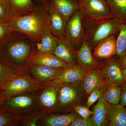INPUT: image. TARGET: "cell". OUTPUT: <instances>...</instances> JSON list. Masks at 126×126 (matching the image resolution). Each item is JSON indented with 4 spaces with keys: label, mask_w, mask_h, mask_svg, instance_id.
<instances>
[{
    "label": "cell",
    "mask_w": 126,
    "mask_h": 126,
    "mask_svg": "<svg viewBox=\"0 0 126 126\" xmlns=\"http://www.w3.org/2000/svg\"><path fill=\"white\" fill-rule=\"evenodd\" d=\"M36 52L33 41L18 32L12 31L0 41V61L20 72L27 73Z\"/></svg>",
    "instance_id": "obj_1"
},
{
    "label": "cell",
    "mask_w": 126,
    "mask_h": 126,
    "mask_svg": "<svg viewBox=\"0 0 126 126\" xmlns=\"http://www.w3.org/2000/svg\"><path fill=\"white\" fill-rule=\"evenodd\" d=\"M46 0L35 4L33 10L26 15L14 18L10 22L13 30L25 35L34 42L38 43L46 34L51 32L49 7Z\"/></svg>",
    "instance_id": "obj_2"
},
{
    "label": "cell",
    "mask_w": 126,
    "mask_h": 126,
    "mask_svg": "<svg viewBox=\"0 0 126 126\" xmlns=\"http://www.w3.org/2000/svg\"><path fill=\"white\" fill-rule=\"evenodd\" d=\"M122 22L116 19L108 20H92L84 16V27L85 39L91 48L111 35L118 34Z\"/></svg>",
    "instance_id": "obj_3"
},
{
    "label": "cell",
    "mask_w": 126,
    "mask_h": 126,
    "mask_svg": "<svg viewBox=\"0 0 126 126\" xmlns=\"http://www.w3.org/2000/svg\"><path fill=\"white\" fill-rule=\"evenodd\" d=\"M45 83L35 80L26 73H21L1 87L6 98L36 92L44 87Z\"/></svg>",
    "instance_id": "obj_4"
},
{
    "label": "cell",
    "mask_w": 126,
    "mask_h": 126,
    "mask_svg": "<svg viewBox=\"0 0 126 126\" xmlns=\"http://www.w3.org/2000/svg\"><path fill=\"white\" fill-rule=\"evenodd\" d=\"M0 107L21 116L39 109L37 92L7 97Z\"/></svg>",
    "instance_id": "obj_5"
},
{
    "label": "cell",
    "mask_w": 126,
    "mask_h": 126,
    "mask_svg": "<svg viewBox=\"0 0 126 126\" xmlns=\"http://www.w3.org/2000/svg\"><path fill=\"white\" fill-rule=\"evenodd\" d=\"M80 9L86 18L92 20L115 18L106 0H79Z\"/></svg>",
    "instance_id": "obj_6"
},
{
    "label": "cell",
    "mask_w": 126,
    "mask_h": 126,
    "mask_svg": "<svg viewBox=\"0 0 126 126\" xmlns=\"http://www.w3.org/2000/svg\"><path fill=\"white\" fill-rule=\"evenodd\" d=\"M84 19L83 14L79 10L71 16L65 26L64 36L75 49L81 47L85 39Z\"/></svg>",
    "instance_id": "obj_7"
},
{
    "label": "cell",
    "mask_w": 126,
    "mask_h": 126,
    "mask_svg": "<svg viewBox=\"0 0 126 126\" xmlns=\"http://www.w3.org/2000/svg\"><path fill=\"white\" fill-rule=\"evenodd\" d=\"M45 83L44 87L37 91L40 107L47 115L52 114L58 102V84Z\"/></svg>",
    "instance_id": "obj_8"
},
{
    "label": "cell",
    "mask_w": 126,
    "mask_h": 126,
    "mask_svg": "<svg viewBox=\"0 0 126 126\" xmlns=\"http://www.w3.org/2000/svg\"><path fill=\"white\" fill-rule=\"evenodd\" d=\"M64 71L63 68L32 64L26 73L39 82H47L58 78Z\"/></svg>",
    "instance_id": "obj_9"
},
{
    "label": "cell",
    "mask_w": 126,
    "mask_h": 126,
    "mask_svg": "<svg viewBox=\"0 0 126 126\" xmlns=\"http://www.w3.org/2000/svg\"><path fill=\"white\" fill-rule=\"evenodd\" d=\"M64 71L58 78L47 82L54 84H70L83 80L87 70L79 64L70 65L67 64L64 68Z\"/></svg>",
    "instance_id": "obj_10"
},
{
    "label": "cell",
    "mask_w": 126,
    "mask_h": 126,
    "mask_svg": "<svg viewBox=\"0 0 126 126\" xmlns=\"http://www.w3.org/2000/svg\"><path fill=\"white\" fill-rule=\"evenodd\" d=\"M102 68V73L108 83L121 86L126 82L123 78L119 59H107Z\"/></svg>",
    "instance_id": "obj_11"
},
{
    "label": "cell",
    "mask_w": 126,
    "mask_h": 126,
    "mask_svg": "<svg viewBox=\"0 0 126 126\" xmlns=\"http://www.w3.org/2000/svg\"><path fill=\"white\" fill-rule=\"evenodd\" d=\"M56 37L57 44L53 54L67 64H76V51L72 45L64 35Z\"/></svg>",
    "instance_id": "obj_12"
},
{
    "label": "cell",
    "mask_w": 126,
    "mask_h": 126,
    "mask_svg": "<svg viewBox=\"0 0 126 126\" xmlns=\"http://www.w3.org/2000/svg\"><path fill=\"white\" fill-rule=\"evenodd\" d=\"M117 37L113 35L98 43L94 47V56L97 60L108 59L116 55Z\"/></svg>",
    "instance_id": "obj_13"
},
{
    "label": "cell",
    "mask_w": 126,
    "mask_h": 126,
    "mask_svg": "<svg viewBox=\"0 0 126 126\" xmlns=\"http://www.w3.org/2000/svg\"><path fill=\"white\" fill-rule=\"evenodd\" d=\"M108 125L126 126V109L121 104H111L106 101Z\"/></svg>",
    "instance_id": "obj_14"
},
{
    "label": "cell",
    "mask_w": 126,
    "mask_h": 126,
    "mask_svg": "<svg viewBox=\"0 0 126 126\" xmlns=\"http://www.w3.org/2000/svg\"><path fill=\"white\" fill-rule=\"evenodd\" d=\"M76 54L78 64L87 70L92 69L97 64V59L94 56L91 47L85 39L76 51Z\"/></svg>",
    "instance_id": "obj_15"
},
{
    "label": "cell",
    "mask_w": 126,
    "mask_h": 126,
    "mask_svg": "<svg viewBox=\"0 0 126 126\" xmlns=\"http://www.w3.org/2000/svg\"><path fill=\"white\" fill-rule=\"evenodd\" d=\"M91 71L87 72L83 79L84 89L88 94L97 89H104L106 84L102 72L96 70Z\"/></svg>",
    "instance_id": "obj_16"
},
{
    "label": "cell",
    "mask_w": 126,
    "mask_h": 126,
    "mask_svg": "<svg viewBox=\"0 0 126 126\" xmlns=\"http://www.w3.org/2000/svg\"><path fill=\"white\" fill-rule=\"evenodd\" d=\"M51 3L61 14L66 24L80 9L79 1L77 0H51Z\"/></svg>",
    "instance_id": "obj_17"
},
{
    "label": "cell",
    "mask_w": 126,
    "mask_h": 126,
    "mask_svg": "<svg viewBox=\"0 0 126 126\" xmlns=\"http://www.w3.org/2000/svg\"><path fill=\"white\" fill-rule=\"evenodd\" d=\"M50 24L52 34L56 37L64 35L66 24L60 13L49 3V7Z\"/></svg>",
    "instance_id": "obj_18"
},
{
    "label": "cell",
    "mask_w": 126,
    "mask_h": 126,
    "mask_svg": "<svg viewBox=\"0 0 126 126\" xmlns=\"http://www.w3.org/2000/svg\"><path fill=\"white\" fill-rule=\"evenodd\" d=\"M77 118V115L71 113L63 115L50 114L40 120L44 126H70Z\"/></svg>",
    "instance_id": "obj_19"
},
{
    "label": "cell",
    "mask_w": 126,
    "mask_h": 126,
    "mask_svg": "<svg viewBox=\"0 0 126 126\" xmlns=\"http://www.w3.org/2000/svg\"><path fill=\"white\" fill-rule=\"evenodd\" d=\"M58 84V102L60 106L65 107L76 101L78 96L76 89L69 84Z\"/></svg>",
    "instance_id": "obj_20"
},
{
    "label": "cell",
    "mask_w": 126,
    "mask_h": 126,
    "mask_svg": "<svg viewBox=\"0 0 126 126\" xmlns=\"http://www.w3.org/2000/svg\"><path fill=\"white\" fill-rule=\"evenodd\" d=\"M32 62V64L47 65L54 67L64 68L67 64L54 55L37 52L33 56Z\"/></svg>",
    "instance_id": "obj_21"
},
{
    "label": "cell",
    "mask_w": 126,
    "mask_h": 126,
    "mask_svg": "<svg viewBox=\"0 0 126 126\" xmlns=\"http://www.w3.org/2000/svg\"><path fill=\"white\" fill-rule=\"evenodd\" d=\"M93 111L92 118L94 126H103L108 125L106 100L104 99L103 94L94 107Z\"/></svg>",
    "instance_id": "obj_22"
},
{
    "label": "cell",
    "mask_w": 126,
    "mask_h": 126,
    "mask_svg": "<svg viewBox=\"0 0 126 126\" xmlns=\"http://www.w3.org/2000/svg\"><path fill=\"white\" fill-rule=\"evenodd\" d=\"M57 44V38L52 32L44 35L36 43V52L41 53L53 54Z\"/></svg>",
    "instance_id": "obj_23"
},
{
    "label": "cell",
    "mask_w": 126,
    "mask_h": 126,
    "mask_svg": "<svg viewBox=\"0 0 126 126\" xmlns=\"http://www.w3.org/2000/svg\"><path fill=\"white\" fill-rule=\"evenodd\" d=\"M114 18L126 24V0H106Z\"/></svg>",
    "instance_id": "obj_24"
},
{
    "label": "cell",
    "mask_w": 126,
    "mask_h": 126,
    "mask_svg": "<svg viewBox=\"0 0 126 126\" xmlns=\"http://www.w3.org/2000/svg\"><path fill=\"white\" fill-rule=\"evenodd\" d=\"M14 8L15 18L21 17L33 10L35 5L31 0H10Z\"/></svg>",
    "instance_id": "obj_25"
},
{
    "label": "cell",
    "mask_w": 126,
    "mask_h": 126,
    "mask_svg": "<svg viewBox=\"0 0 126 126\" xmlns=\"http://www.w3.org/2000/svg\"><path fill=\"white\" fill-rule=\"evenodd\" d=\"M121 87L118 85L107 83L104 88L103 95L106 102L111 104L120 103Z\"/></svg>",
    "instance_id": "obj_26"
},
{
    "label": "cell",
    "mask_w": 126,
    "mask_h": 126,
    "mask_svg": "<svg viewBox=\"0 0 126 126\" xmlns=\"http://www.w3.org/2000/svg\"><path fill=\"white\" fill-rule=\"evenodd\" d=\"M15 18V11L10 0H0V23H10Z\"/></svg>",
    "instance_id": "obj_27"
},
{
    "label": "cell",
    "mask_w": 126,
    "mask_h": 126,
    "mask_svg": "<svg viewBox=\"0 0 126 126\" xmlns=\"http://www.w3.org/2000/svg\"><path fill=\"white\" fill-rule=\"evenodd\" d=\"M117 37L116 55L119 60L126 56V24L123 23Z\"/></svg>",
    "instance_id": "obj_28"
},
{
    "label": "cell",
    "mask_w": 126,
    "mask_h": 126,
    "mask_svg": "<svg viewBox=\"0 0 126 126\" xmlns=\"http://www.w3.org/2000/svg\"><path fill=\"white\" fill-rule=\"evenodd\" d=\"M21 117L0 107V126H20Z\"/></svg>",
    "instance_id": "obj_29"
},
{
    "label": "cell",
    "mask_w": 126,
    "mask_h": 126,
    "mask_svg": "<svg viewBox=\"0 0 126 126\" xmlns=\"http://www.w3.org/2000/svg\"><path fill=\"white\" fill-rule=\"evenodd\" d=\"M48 115L40 109L21 116L20 125L24 126H37L39 120Z\"/></svg>",
    "instance_id": "obj_30"
},
{
    "label": "cell",
    "mask_w": 126,
    "mask_h": 126,
    "mask_svg": "<svg viewBox=\"0 0 126 126\" xmlns=\"http://www.w3.org/2000/svg\"><path fill=\"white\" fill-rule=\"evenodd\" d=\"M21 73L25 72H20L0 61V87L13 77Z\"/></svg>",
    "instance_id": "obj_31"
},
{
    "label": "cell",
    "mask_w": 126,
    "mask_h": 126,
    "mask_svg": "<svg viewBox=\"0 0 126 126\" xmlns=\"http://www.w3.org/2000/svg\"><path fill=\"white\" fill-rule=\"evenodd\" d=\"M104 89H100L93 91L89 94L88 97L86 105L89 108L94 104L103 95Z\"/></svg>",
    "instance_id": "obj_32"
},
{
    "label": "cell",
    "mask_w": 126,
    "mask_h": 126,
    "mask_svg": "<svg viewBox=\"0 0 126 126\" xmlns=\"http://www.w3.org/2000/svg\"><path fill=\"white\" fill-rule=\"evenodd\" d=\"M74 109L75 111L83 118H88L93 114V111L90 110L87 107L82 106H75Z\"/></svg>",
    "instance_id": "obj_33"
},
{
    "label": "cell",
    "mask_w": 126,
    "mask_h": 126,
    "mask_svg": "<svg viewBox=\"0 0 126 126\" xmlns=\"http://www.w3.org/2000/svg\"><path fill=\"white\" fill-rule=\"evenodd\" d=\"M70 126H94L92 117L88 118L77 119L70 124Z\"/></svg>",
    "instance_id": "obj_34"
},
{
    "label": "cell",
    "mask_w": 126,
    "mask_h": 126,
    "mask_svg": "<svg viewBox=\"0 0 126 126\" xmlns=\"http://www.w3.org/2000/svg\"><path fill=\"white\" fill-rule=\"evenodd\" d=\"M13 31L10 23H0V41Z\"/></svg>",
    "instance_id": "obj_35"
},
{
    "label": "cell",
    "mask_w": 126,
    "mask_h": 126,
    "mask_svg": "<svg viewBox=\"0 0 126 126\" xmlns=\"http://www.w3.org/2000/svg\"><path fill=\"white\" fill-rule=\"evenodd\" d=\"M120 103L124 107L126 106V82L121 86V94Z\"/></svg>",
    "instance_id": "obj_36"
},
{
    "label": "cell",
    "mask_w": 126,
    "mask_h": 126,
    "mask_svg": "<svg viewBox=\"0 0 126 126\" xmlns=\"http://www.w3.org/2000/svg\"><path fill=\"white\" fill-rule=\"evenodd\" d=\"M4 95V93L1 88L0 87V106L2 104L3 102L6 99Z\"/></svg>",
    "instance_id": "obj_37"
},
{
    "label": "cell",
    "mask_w": 126,
    "mask_h": 126,
    "mask_svg": "<svg viewBox=\"0 0 126 126\" xmlns=\"http://www.w3.org/2000/svg\"><path fill=\"white\" fill-rule=\"evenodd\" d=\"M119 61L122 69L126 67V56L121 60H119Z\"/></svg>",
    "instance_id": "obj_38"
},
{
    "label": "cell",
    "mask_w": 126,
    "mask_h": 126,
    "mask_svg": "<svg viewBox=\"0 0 126 126\" xmlns=\"http://www.w3.org/2000/svg\"><path fill=\"white\" fill-rule=\"evenodd\" d=\"M122 73L124 81L126 82V67L122 69Z\"/></svg>",
    "instance_id": "obj_39"
},
{
    "label": "cell",
    "mask_w": 126,
    "mask_h": 126,
    "mask_svg": "<svg viewBox=\"0 0 126 126\" xmlns=\"http://www.w3.org/2000/svg\"><path fill=\"white\" fill-rule=\"evenodd\" d=\"M77 0L79 1V0Z\"/></svg>",
    "instance_id": "obj_40"
}]
</instances>
